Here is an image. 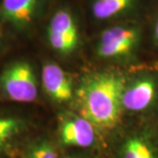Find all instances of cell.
Here are the masks:
<instances>
[{
    "label": "cell",
    "mask_w": 158,
    "mask_h": 158,
    "mask_svg": "<svg viewBox=\"0 0 158 158\" xmlns=\"http://www.w3.org/2000/svg\"><path fill=\"white\" fill-rule=\"evenodd\" d=\"M126 78L115 71H97L85 76L75 90L81 116L98 129H113L118 124Z\"/></svg>",
    "instance_id": "6da1fadb"
},
{
    "label": "cell",
    "mask_w": 158,
    "mask_h": 158,
    "mask_svg": "<svg viewBox=\"0 0 158 158\" xmlns=\"http://www.w3.org/2000/svg\"><path fill=\"white\" fill-rule=\"evenodd\" d=\"M44 29L47 43L59 56L72 55L82 43L81 18L71 3L62 1L53 6Z\"/></svg>",
    "instance_id": "7a4b0ae2"
},
{
    "label": "cell",
    "mask_w": 158,
    "mask_h": 158,
    "mask_svg": "<svg viewBox=\"0 0 158 158\" xmlns=\"http://www.w3.org/2000/svg\"><path fill=\"white\" fill-rule=\"evenodd\" d=\"M142 27L138 20H127L105 26L98 34L94 48L98 56L106 61L126 62L140 47Z\"/></svg>",
    "instance_id": "3957f363"
},
{
    "label": "cell",
    "mask_w": 158,
    "mask_h": 158,
    "mask_svg": "<svg viewBox=\"0 0 158 158\" xmlns=\"http://www.w3.org/2000/svg\"><path fill=\"white\" fill-rule=\"evenodd\" d=\"M54 0H1L0 29L13 34H27L43 19Z\"/></svg>",
    "instance_id": "277c9868"
},
{
    "label": "cell",
    "mask_w": 158,
    "mask_h": 158,
    "mask_svg": "<svg viewBox=\"0 0 158 158\" xmlns=\"http://www.w3.org/2000/svg\"><path fill=\"white\" fill-rule=\"evenodd\" d=\"M39 95V84L33 65L27 60L8 63L0 73V96L18 103H32Z\"/></svg>",
    "instance_id": "5b68a950"
},
{
    "label": "cell",
    "mask_w": 158,
    "mask_h": 158,
    "mask_svg": "<svg viewBox=\"0 0 158 158\" xmlns=\"http://www.w3.org/2000/svg\"><path fill=\"white\" fill-rule=\"evenodd\" d=\"M158 98V79L152 74H137L126 79L122 91L123 112L143 113L154 106Z\"/></svg>",
    "instance_id": "8992f818"
},
{
    "label": "cell",
    "mask_w": 158,
    "mask_h": 158,
    "mask_svg": "<svg viewBox=\"0 0 158 158\" xmlns=\"http://www.w3.org/2000/svg\"><path fill=\"white\" fill-rule=\"evenodd\" d=\"M143 0H86L90 19L98 25L137 20Z\"/></svg>",
    "instance_id": "52a82bcc"
},
{
    "label": "cell",
    "mask_w": 158,
    "mask_h": 158,
    "mask_svg": "<svg viewBox=\"0 0 158 158\" xmlns=\"http://www.w3.org/2000/svg\"><path fill=\"white\" fill-rule=\"evenodd\" d=\"M98 128L80 114L64 112L58 118V138L63 146L86 148L95 145Z\"/></svg>",
    "instance_id": "ba28073f"
},
{
    "label": "cell",
    "mask_w": 158,
    "mask_h": 158,
    "mask_svg": "<svg viewBox=\"0 0 158 158\" xmlns=\"http://www.w3.org/2000/svg\"><path fill=\"white\" fill-rule=\"evenodd\" d=\"M41 85L46 95L56 103H67L75 98L71 77L55 62L48 61L43 64Z\"/></svg>",
    "instance_id": "9c48e42d"
},
{
    "label": "cell",
    "mask_w": 158,
    "mask_h": 158,
    "mask_svg": "<svg viewBox=\"0 0 158 158\" xmlns=\"http://www.w3.org/2000/svg\"><path fill=\"white\" fill-rule=\"evenodd\" d=\"M28 129V121L17 115H0V158L11 157Z\"/></svg>",
    "instance_id": "30bf717a"
},
{
    "label": "cell",
    "mask_w": 158,
    "mask_h": 158,
    "mask_svg": "<svg viewBox=\"0 0 158 158\" xmlns=\"http://www.w3.org/2000/svg\"><path fill=\"white\" fill-rule=\"evenodd\" d=\"M117 156L118 158H158V148L147 134L134 131L121 139Z\"/></svg>",
    "instance_id": "8fae6325"
},
{
    "label": "cell",
    "mask_w": 158,
    "mask_h": 158,
    "mask_svg": "<svg viewBox=\"0 0 158 158\" xmlns=\"http://www.w3.org/2000/svg\"><path fill=\"white\" fill-rule=\"evenodd\" d=\"M21 158H61L56 146L53 141L46 138H36L24 148Z\"/></svg>",
    "instance_id": "7c38bea8"
},
{
    "label": "cell",
    "mask_w": 158,
    "mask_h": 158,
    "mask_svg": "<svg viewBox=\"0 0 158 158\" xmlns=\"http://www.w3.org/2000/svg\"><path fill=\"white\" fill-rule=\"evenodd\" d=\"M152 39L154 43L158 46V15L156 19V20H155L154 26H153Z\"/></svg>",
    "instance_id": "4fadbf2b"
},
{
    "label": "cell",
    "mask_w": 158,
    "mask_h": 158,
    "mask_svg": "<svg viewBox=\"0 0 158 158\" xmlns=\"http://www.w3.org/2000/svg\"><path fill=\"white\" fill-rule=\"evenodd\" d=\"M6 41L4 40V39L0 36V56L6 51Z\"/></svg>",
    "instance_id": "5bb4252c"
},
{
    "label": "cell",
    "mask_w": 158,
    "mask_h": 158,
    "mask_svg": "<svg viewBox=\"0 0 158 158\" xmlns=\"http://www.w3.org/2000/svg\"><path fill=\"white\" fill-rule=\"evenodd\" d=\"M64 158H90V156H85V155H70V156H68Z\"/></svg>",
    "instance_id": "9a60e30c"
}]
</instances>
